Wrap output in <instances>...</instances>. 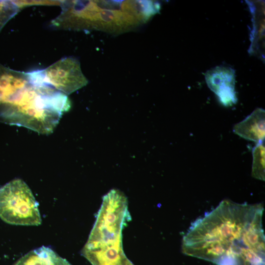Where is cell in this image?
Returning a JSON list of instances; mask_svg holds the SVG:
<instances>
[{
    "label": "cell",
    "mask_w": 265,
    "mask_h": 265,
    "mask_svg": "<svg viewBox=\"0 0 265 265\" xmlns=\"http://www.w3.org/2000/svg\"><path fill=\"white\" fill-rule=\"evenodd\" d=\"M264 210L261 203L222 201L191 223L183 252L216 265H265Z\"/></svg>",
    "instance_id": "1"
},
{
    "label": "cell",
    "mask_w": 265,
    "mask_h": 265,
    "mask_svg": "<svg viewBox=\"0 0 265 265\" xmlns=\"http://www.w3.org/2000/svg\"><path fill=\"white\" fill-rule=\"evenodd\" d=\"M70 107L67 95L39 81L33 71L0 64V123L48 134Z\"/></svg>",
    "instance_id": "2"
},
{
    "label": "cell",
    "mask_w": 265,
    "mask_h": 265,
    "mask_svg": "<svg viewBox=\"0 0 265 265\" xmlns=\"http://www.w3.org/2000/svg\"><path fill=\"white\" fill-rule=\"evenodd\" d=\"M131 219L126 197L112 189L105 195L97 218L83 249L122 248V232Z\"/></svg>",
    "instance_id": "3"
},
{
    "label": "cell",
    "mask_w": 265,
    "mask_h": 265,
    "mask_svg": "<svg viewBox=\"0 0 265 265\" xmlns=\"http://www.w3.org/2000/svg\"><path fill=\"white\" fill-rule=\"evenodd\" d=\"M0 218L13 225L38 226L41 224L38 204L22 180H13L0 188Z\"/></svg>",
    "instance_id": "4"
},
{
    "label": "cell",
    "mask_w": 265,
    "mask_h": 265,
    "mask_svg": "<svg viewBox=\"0 0 265 265\" xmlns=\"http://www.w3.org/2000/svg\"><path fill=\"white\" fill-rule=\"evenodd\" d=\"M40 71L45 84L67 96L88 83L79 61L73 57L63 58Z\"/></svg>",
    "instance_id": "5"
},
{
    "label": "cell",
    "mask_w": 265,
    "mask_h": 265,
    "mask_svg": "<svg viewBox=\"0 0 265 265\" xmlns=\"http://www.w3.org/2000/svg\"><path fill=\"white\" fill-rule=\"evenodd\" d=\"M205 79L209 88L216 95L222 105L229 106L237 103L235 74L233 69L217 66L206 72Z\"/></svg>",
    "instance_id": "6"
},
{
    "label": "cell",
    "mask_w": 265,
    "mask_h": 265,
    "mask_svg": "<svg viewBox=\"0 0 265 265\" xmlns=\"http://www.w3.org/2000/svg\"><path fill=\"white\" fill-rule=\"evenodd\" d=\"M233 132L240 137L257 143H263L265 137V111L258 108L244 120L236 124Z\"/></svg>",
    "instance_id": "7"
},
{
    "label": "cell",
    "mask_w": 265,
    "mask_h": 265,
    "mask_svg": "<svg viewBox=\"0 0 265 265\" xmlns=\"http://www.w3.org/2000/svg\"><path fill=\"white\" fill-rule=\"evenodd\" d=\"M13 265H72L51 248L42 246L32 250Z\"/></svg>",
    "instance_id": "8"
},
{
    "label": "cell",
    "mask_w": 265,
    "mask_h": 265,
    "mask_svg": "<svg viewBox=\"0 0 265 265\" xmlns=\"http://www.w3.org/2000/svg\"><path fill=\"white\" fill-rule=\"evenodd\" d=\"M251 175L258 180H265V148L263 143H257L252 150Z\"/></svg>",
    "instance_id": "9"
},
{
    "label": "cell",
    "mask_w": 265,
    "mask_h": 265,
    "mask_svg": "<svg viewBox=\"0 0 265 265\" xmlns=\"http://www.w3.org/2000/svg\"><path fill=\"white\" fill-rule=\"evenodd\" d=\"M13 1L0 0V31L5 24L19 11Z\"/></svg>",
    "instance_id": "10"
},
{
    "label": "cell",
    "mask_w": 265,
    "mask_h": 265,
    "mask_svg": "<svg viewBox=\"0 0 265 265\" xmlns=\"http://www.w3.org/2000/svg\"><path fill=\"white\" fill-rule=\"evenodd\" d=\"M126 265H133L129 260L126 264Z\"/></svg>",
    "instance_id": "11"
}]
</instances>
